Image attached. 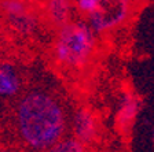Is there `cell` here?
Segmentation results:
<instances>
[{"label": "cell", "mask_w": 154, "mask_h": 152, "mask_svg": "<svg viewBox=\"0 0 154 152\" xmlns=\"http://www.w3.org/2000/svg\"><path fill=\"white\" fill-rule=\"evenodd\" d=\"M19 89V78L10 66L0 67V96H13Z\"/></svg>", "instance_id": "8992f818"}, {"label": "cell", "mask_w": 154, "mask_h": 152, "mask_svg": "<svg viewBox=\"0 0 154 152\" xmlns=\"http://www.w3.org/2000/svg\"><path fill=\"white\" fill-rule=\"evenodd\" d=\"M55 33L52 58L58 66L77 70L90 64L96 52V33L88 23L70 21Z\"/></svg>", "instance_id": "7a4b0ae2"}, {"label": "cell", "mask_w": 154, "mask_h": 152, "mask_svg": "<svg viewBox=\"0 0 154 152\" xmlns=\"http://www.w3.org/2000/svg\"><path fill=\"white\" fill-rule=\"evenodd\" d=\"M153 140H154V136H153Z\"/></svg>", "instance_id": "30bf717a"}, {"label": "cell", "mask_w": 154, "mask_h": 152, "mask_svg": "<svg viewBox=\"0 0 154 152\" xmlns=\"http://www.w3.org/2000/svg\"><path fill=\"white\" fill-rule=\"evenodd\" d=\"M136 0H98L96 7L87 18V23L96 34L121 28L131 19Z\"/></svg>", "instance_id": "3957f363"}, {"label": "cell", "mask_w": 154, "mask_h": 152, "mask_svg": "<svg viewBox=\"0 0 154 152\" xmlns=\"http://www.w3.org/2000/svg\"><path fill=\"white\" fill-rule=\"evenodd\" d=\"M138 112V100L131 95H125L122 99V104L119 112V121L122 125H128L134 121Z\"/></svg>", "instance_id": "52a82bcc"}, {"label": "cell", "mask_w": 154, "mask_h": 152, "mask_svg": "<svg viewBox=\"0 0 154 152\" xmlns=\"http://www.w3.org/2000/svg\"><path fill=\"white\" fill-rule=\"evenodd\" d=\"M85 144L81 141L79 137H67V139H62L57 145L52 148V151L57 152H81L85 151Z\"/></svg>", "instance_id": "ba28073f"}, {"label": "cell", "mask_w": 154, "mask_h": 152, "mask_svg": "<svg viewBox=\"0 0 154 152\" xmlns=\"http://www.w3.org/2000/svg\"><path fill=\"white\" fill-rule=\"evenodd\" d=\"M73 126H74V133L76 137L83 141L84 144L91 141L95 137L96 133V124L94 117L88 112V111H79L74 115L73 121Z\"/></svg>", "instance_id": "5b68a950"}, {"label": "cell", "mask_w": 154, "mask_h": 152, "mask_svg": "<svg viewBox=\"0 0 154 152\" xmlns=\"http://www.w3.org/2000/svg\"><path fill=\"white\" fill-rule=\"evenodd\" d=\"M42 1L43 16L47 25L52 26L55 30L72 21V0H40Z\"/></svg>", "instance_id": "277c9868"}, {"label": "cell", "mask_w": 154, "mask_h": 152, "mask_svg": "<svg viewBox=\"0 0 154 152\" xmlns=\"http://www.w3.org/2000/svg\"><path fill=\"white\" fill-rule=\"evenodd\" d=\"M15 127L28 148L52 151L66 133L65 108L51 93L30 91L21 96L15 106Z\"/></svg>", "instance_id": "6da1fadb"}, {"label": "cell", "mask_w": 154, "mask_h": 152, "mask_svg": "<svg viewBox=\"0 0 154 152\" xmlns=\"http://www.w3.org/2000/svg\"><path fill=\"white\" fill-rule=\"evenodd\" d=\"M74 3V7L81 15H88L98 4V0H72Z\"/></svg>", "instance_id": "9c48e42d"}]
</instances>
